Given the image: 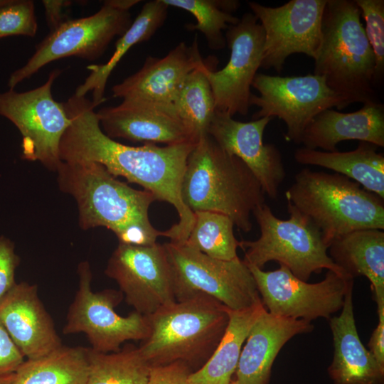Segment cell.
Returning <instances> with one entry per match:
<instances>
[{
  "label": "cell",
  "mask_w": 384,
  "mask_h": 384,
  "mask_svg": "<svg viewBox=\"0 0 384 384\" xmlns=\"http://www.w3.org/2000/svg\"><path fill=\"white\" fill-rule=\"evenodd\" d=\"M15 378V373L0 377V384H13Z\"/></svg>",
  "instance_id": "40"
},
{
  "label": "cell",
  "mask_w": 384,
  "mask_h": 384,
  "mask_svg": "<svg viewBox=\"0 0 384 384\" xmlns=\"http://www.w3.org/2000/svg\"><path fill=\"white\" fill-rule=\"evenodd\" d=\"M169 6L162 0H152L144 4L137 18L115 43L110 58L104 64L90 65V73L80 85L74 95L85 97L92 93V104L98 106L105 101L104 94L110 75L127 52L137 43L149 40L164 23Z\"/></svg>",
  "instance_id": "26"
},
{
  "label": "cell",
  "mask_w": 384,
  "mask_h": 384,
  "mask_svg": "<svg viewBox=\"0 0 384 384\" xmlns=\"http://www.w3.org/2000/svg\"><path fill=\"white\" fill-rule=\"evenodd\" d=\"M365 20V33L375 57V84L384 73V1L354 0Z\"/></svg>",
  "instance_id": "33"
},
{
  "label": "cell",
  "mask_w": 384,
  "mask_h": 384,
  "mask_svg": "<svg viewBox=\"0 0 384 384\" xmlns=\"http://www.w3.org/2000/svg\"><path fill=\"white\" fill-rule=\"evenodd\" d=\"M285 196L320 230L328 247L356 230H384V199L337 173L304 168L294 175Z\"/></svg>",
  "instance_id": "6"
},
{
  "label": "cell",
  "mask_w": 384,
  "mask_h": 384,
  "mask_svg": "<svg viewBox=\"0 0 384 384\" xmlns=\"http://www.w3.org/2000/svg\"><path fill=\"white\" fill-rule=\"evenodd\" d=\"M128 10L107 0L96 13L80 18L68 19L37 46L33 55L8 80L9 89L29 78L48 63L75 56L95 60L101 57L115 36H122L132 24Z\"/></svg>",
  "instance_id": "10"
},
{
  "label": "cell",
  "mask_w": 384,
  "mask_h": 384,
  "mask_svg": "<svg viewBox=\"0 0 384 384\" xmlns=\"http://www.w3.org/2000/svg\"><path fill=\"white\" fill-rule=\"evenodd\" d=\"M10 0H0V6L7 4Z\"/></svg>",
  "instance_id": "41"
},
{
  "label": "cell",
  "mask_w": 384,
  "mask_h": 384,
  "mask_svg": "<svg viewBox=\"0 0 384 384\" xmlns=\"http://www.w3.org/2000/svg\"><path fill=\"white\" fill-rule=\"evenodd\" d=\"M314 330L311 322L277 316L265 308L242 346L232 384H269L273 363L292 337Z\"/></svg>",
  "instance_id": "21"
},
{
  "label": "cell",
  "mask_w": 384,
  "mask_h": 384,
  "mask_svg": "<svg viewBox=\"0 0 384 384\" xmlns=\"http://www.w3.org/2000/svg\"><path fill=\"white\" fill-rule=\"evenodd\" d=\"M46 18L50 31L55 30L63 23L68 20L64 10L72 4L70 1L43 0Z\"/></svg>",
  "instance_id": "38"
},
{
  "label": "cell",
  "mask_w": 384,
  "mask_h": 384,
  "mask_svg": "<svg viewBox=\"0 0 384 384\" xmlns=\"http://www.w3.org/2000/svg\"><path fill=\"white\" fill-rule=\"evenodd\" d=\"M164 246L172 271L176 301L203 294L233 311L262 302L254 277L239 257L222 260L184 244L169 242Z\"/></svg>",
  "instance_id": "8"
},
{
  "label": "cell",
  "mask_w": 384,
  "mask_h": 384,
  "mask_svg": "<svg viewBox=\"0 0 384 384\" xmlns=\"http://www.w3.org/2000/svg\"><path fill=\"white\" fill-rule=\"evenodd\" d=\"M252 13H245L225 33L230 59L220 70L209 68L207 76L213 93L215 110L233 117L246 115L250 107V88L261 67L265 31Z\"/></svg>",
  "instance_id": "16"
},
{
  "label": "cell",
  "mask_w": 384,
  "mask_h": 384,
  "mask_svg": "<svg viewBox=\"0 0 384 384\" xmlns=\"http://www.w3.org/2000/svg\"><path fill=\"white\" fill-rule=\"evenodd\" d=\"M25 360L0 321V377L15 373Z\"/></svg>",
  "instance_id": "37"
},
{
  "label": "cell",
  "mask_w": 384,
  "mask_h": 384,
  "mask_svg": "<svg viewBox=\"0 0 384 384\" xmlns=\"http://www.w3.org/2000/svg\"><path fill=\"white\" fill-rule=\"evenodd\" d=\"M38 29L31 0H10L0 6V38L11 36L34 37Z\"/></svg>",
  "instance_id": "34"
},
{
  "label": "cell",
  "mask_w": 384,
  "mask_h": 384,
  "mask_svg": "<svg viewBox=\"0 0 384 384\" xmlns=\"http://www.w3.org/2000/svg\"><path fill=\"white\" fill-rule=\"evenodd\" d=\"M56 172L59 188L76 202L82 230L105 227L119 243L137 246L151 245L161 236L149 218L157 201L151 192L128 186L95 162L61 161Z\"/></svg>",
  "instance_id": "2"
},
{
  "label": "cell",
  "mask_w": 384,
  "mask_h": 384,
  "mask_svg": "<svg viewBox=\"0 0 384 384\" xmlns=\"http://www.w3.org/2000/svg\"><path fill=\"white\" fill-rule=\"evenodd\" d=\"M328 253L334 262L352 278L366 277L370 282L377 311H384V232L356 230L334 240Z\"/></svg>",
  "instance_id": "24"
},
{
  "label": "cell",
  "mask_w": 384,
  "mask_h": 384,
  "mask_svg": "<svg viewBox=\"0 0 384 384\" xmlns=\"http://www.w3.org/2000/svg\"><path fill=\"white\" fill-rule=\"evenodd\" d=\"M61 70H53L46 82L26 92H0V115L11 121L22 136L23 158L39 161L56 171L61 161L59 145L71 121L64 104L55 101L51 87Z\"/></svg>",
  "instance_id": "9"
},
{
  "label": "cell",
  "mask_w": 384,
  "mask_h": 384,
  "mask_svg": "<svg viewBox=\"0 0 384 384\" xmlns=\"http://www.w3.org/2000/svg\"><path fill=\"white\" fill-rule=\"evenodd\" d=\"M326 1L291 0L278 7L248 2L265 31L262 68H272L280 73L286 59L292 54L316 58L322 41L321 21Z\"/></svg>",
  "instance_id": "14"
},
{
  "label": "cell",
  "mask_w": 384,
  "mask_h": 384,
  "mask_svg": "<svg viewBox=\"0 0 384 384\" xmlns=\"http://www.w3.org/2000/svg\"><path fill=\"white\" fill-rule=\"evenodd\" d=\"M105 273L117 283L127 304L144 316L176 301L172 271L164 245L119 243Z\"/></svg>",
  "instance_id": "15"
},
{
  "label": "cell",
  "mask_w": 384,
  "mask_h": 384,
  "mask_svg": "<svg viewBox=\"0 0 384 384\" xmlns=\"http://www.w3.org/2000/svg\"><path fill=\"white\" fill-rule=\"evenodd\" d=\"M358 140L375 146H384V106L370 102L353 112L328 109L316 115L306 128L301 139L304 147L338 151L343 141Z\"/></svg>",
  "instance_id": "23"
},
{
  "label": "cell",
  "mask_w": 384,
  "mask_h": 384,
  "mask_svg": "<svg viewBox=\"0 0 384 384\" xmlns=\"http://www.w3.org/2000/svg\"><path fill=\"white\" fill-rule=\"evenodd\" d=\"M191 369L181 362L150 367L146 384H190Z\"/></svg>",
  "instance_id": "36"
},
{
  "label": "cell",
  "mask_w": 384,
  "mask_h": 384,
  "mask_svg": "<svg viewBox=\"0 0 384 384\" xmlns=\"http://www.w3.org/2000/svg\"><path fill=\"white\" fill-rule=\"evenodd\" d=\"M206 60L196 36L190 46L181 42L164 58L147 57L138 71L112 87V97L174 105L187 76Z\"/></svg>",
  "instance_id": "19"
},
{
  "label": "cell",
  "mask_w": 384,
  "mask_h": 384,
  "mask_svg": "<svg viewBox=\"0 0 384 384\" xmlns=\"http://www.w3.org/2000/svg\"><path fill=\"white\" fill-rule=\"evenodd\" d=\"M18 264L14 243L0 237V302L16 283L15 273Z\"/></svg>",
  "instance_id": "35"
},
{
  "label": "cell",
  "mask_w": 384,
  "mask_h": 384,
  "mask_svg": "<svg viewBox=\"0 0 384 384\" xmlns=\"http://www.w3.org/2000/svg\"><path fill=\"white\" fill-rule=\"evenodd\" d=\"M375 146L360 142L349 151H324L305 147L294 151L299 164L328 169L358 183L366 191L384 199V156Z\"/></svg>",
  "instance_id": "25"
},
{
  "label": "cell",
  "mask_w": 384,
  "mask_h": 384,
  "mask_svg": "<svg viewBox=\"0 0 384 384\" xmlns=\"http://www.w3.org/2000/svg\"><path fill=\"white\" fill-rule=\"evenodd\" d=\"M264 309L261 302L243 310L229 309L223 336L206 363L190 374V384H232L243 344Z\"/></svg>",
  "instance_id": "27"
},
{
  "label": "cell",
  "mask_w": 384,
  "mask_h": 384,
  "mask_svg": "<svg viewBox=\"0 0 384 384\" xmlns=\"http://www.w3.org/2000/svg\"><path fill=\"white\" fill-rule=\"evenodd\" d=\"M181 193L193 213L224 214L244 233L252 229L253 210L265 203V194L250 169L208 134L198 140L188 157Z\"/></svg>",
  "instance_id": "3"
},
{
  "label": "cell",
  "mask_w": 384,
  "mask_h": 384,
  "mask_svg": "<svg viewBox=\"0 0 384 384\" xmlns=\"http://www.w3.org/2000/svg\"><path fill=\"white\" fill-rule=\"evenodd\" d=\"M71 123L59 145L65 162H95L114 176H122L171 204L179 220L161 236L183 244L194 222V214L183 203L181 183L188 157L196 143L159 146L155 144L129 146L107 137L102 130L92 101L72 95L63 102Z\"/></svg>",
  "instance_id": "1"
},
{
  "label": "cell",
  "mask_w": 384,
  "mask_h": 384,
  "mask_svg": "<svg viewBox=\"0 0 384 384\" xmlns=\"http://www.w3.org/2000/svg\"><path fill=\"white\" fill-rule=\"evenodd\" d=\"M252 87L260 94L250 97V106L259 107L252 119L277 117L283 120L286 140L296 144H301L306 128L319 113L348 106L323 77L314 74L281 77L257 73Z\"/></svg>",
  "instance_id": "12"
},
{
  "label": "cell",
  "mask_w": 384,
  "mask_h": 384,
  "mask_svg": "<svg viewBox=\"0 0 384 384\" xmlns=\"http://www.w3.org/2000/svg\"><path fill=\"white\" fill-rule=\"evenodd\" d=\"M378 324L373 330L368 346L377 361L384 366V311L378 313Z\"/></svg>",
  "instance_id": "39"
},
{
  "label": "cell",
  "mask_w": 384,
  "mask_h": 384,
  "mask_svg": "<svg viewBox=\"0 0 384 384\" xmlns=\"http://www.w3.org/2000/svg\"><path fill=\"white\" fill-rule=\"evenodd\" d=\"M86 384H146L150 366L139 348L128 346L117 352L87 348Z\"/></svg>",
  "instance_id": "30"
},
{
  "label": "cell",
  "mask_w": 384,
  "mask_h": 384,
  "mask_svg": "<svg viewBox=\"0 0 384 384\" xmlns=\"http://www.w3.org/2000/svg\"><path fill=\"white\" fill-rule=\"evenodd\" d=\"M87 348L61 346L36 359H26L13 384H86Z\"/></svg>",
  "instance_id": "28"
},
{
  "label": "cell",
  "mask_w": 384,
  "mask_h": 384,
  "mask_svg": "<svg viewBox=\"0 0 384 384\" xmlns=\"http://www.w3.org/2000/svg\"><path fill=\"white\" fill-rule=\"evenodd\" d=\"M194 222L184 245L213 258L232 260L238 257L240 241L227 215L212 211H196Z\"/></svg>",
  "instance_id": "31"
},
{
  "label": "cell",
  "mask_w": 384,
  "mask_h": 384,
  "mask_svg": "<svg viewBox=\"0 0 384 384\" xmlns=\"http://www.w3.org/2000/svg\"><path fill=\"white\" fill-rule=\"evenodd\" d=\"M0 321L26 359L42 357L62 346L36 284L16 283L0 302Z\"/></svg>",
  "instance_id": "20"
},
{
  "label": "cell",
  "mask_w": 384,
  "mask_h": 384,
  "mask_svg": "<svg viewBox=\"0 0 384 384\" xmlns=\"http://www.w3.org/2000/svg\"><path fill=\"white\" fill-rule=\"evenodd\" d=\"M217 63L216 58H210L203 65L193 70L187 76L174 104L178 114L191 129L197 142L207 134L216 110L206 71L209 68L215 67Z\"/></svg>",
  "instance_id": "29"
},
{
  "label": "cell",
  "mask_w": 384,
  "mask_h": 384,
  "mask_svg": "<svg viewBox=\"0 0 384 384\" xmlns=\"http://www.w3.org/2000/svg\"><path fill=\"white\" fill-rule=\"evenodd\" d=\"M96 114L102 130L113 139L165 145L197 142L174 105L128 98Z\"/></svg>",
  "instance_id": "17"
},
{
  "label": "cell",
  "mask_w": 384,
  "mask_h": 384,
  "mask_svg": "<svg viewBox=\"0 0 384 384\" xmlns=\"http://www.w3.org/2000/svg\"><path fill=\"white\" fill-rule=\"evenodd\" d=\"M254 277L261 301L272 315L309 322L329 320L341 310L353 278L327 270L321 282L309 283L295 277L285 266L264 271L247 265Z\"/></svg>",
  "instance_id": "13"
},
{
  "label": "cell",
  "mask_w": 384,
  "mask_h": 384,
  "mask_svg": "<svg viewBox=\"0 0 384 384\" xmlns=\"http://www.w3.org/2000/svg\"><path fill=\"white\" fill-rule=\"evenodd\" d=\"M78 272V289L67 314L64 334L83 333L90 348L102 353L117 352L127 341H144L147 338L150 331L147 316L135 311L127 316L119 315L114 307L122 299L120 291L93 292L92 272L87 261L79 264Z\"/></svg>",
  "instance_id": "11"
},
{
  "label": "cell",
  "mask_w": 384,
  "mask_h": 384,
  "mask_svg": "<svg viewBox=\"0 0 384 384\" xmlns=\"http://www.w3.org/2000/svg\"><path fill=\"white\" fill-rule=\"evenodd\" d=\"M147 316L149 334L139 349L149 366L181 362L193 372L215 351L230 319L229 309L203 294L175 301Z\"/></svg>",
  "instance_id": "4"
},
{
  "label": "cell",
  "mask_w": 384,
  "mask_h": 384,
  "mask_svg": "<svg viewBox=\"0 0 384 384\" xmlns=\"http://www.w3.org/2000/svg\"><path fill=\"white\" fill-rule=\"evenodd\" d=\"M169 7L185 10L193 15L196 23L187 24L188 31L202 33L211 50H221L226 46L223 31L238 23L232 14L239 2L228 0H162Z\"/></svg>",
  "instance_id": "32"
},
{
  "label": "cell",
  "mask_w": 384,
  "mask_h": 384,
  "mask_svg": "<svg viewBox=\"0 0 384 384\" xmlns=\"http://www.w3.org/2000/svg\"><path fill=\"white\" fill-rule=\"evenodd\" d=\"M272 118L237 121L215 110L208 134L228 153L236 156L250 169L265 195L276 199L287 172L281 152L272 144H265L263 135Z\"/></svg>",
  "instance_id": "18"
},
{
  "label": "cell",
  "mask_w": 384,
  "mask_h": 384,
  "mask_svg": "<svg viewBox=\"0 0 384 384\" xmlns=\"http://www.w3.org/2000/svg\"><path fill=\"white\" fill-rule=\"evenodd\" d=\"M353 1L327 0L321 21L322 41L314 75L348 106L378 102L374 90L375 57Z\"/></svg>",
  "instance_id": "5"
},
{
  "label": "cell",
  "mask_w": 384,
  "mask_h": 384,
  "mask_svg": "<svg viewBox=\"0 0 384 384\" xmlns=\"http://www.w3.org/2000/svg\"><path fill=\"white\" fill-rule=\"evenodd\" d=\"M287 211L289 218L283 220L276 217L265 203L253 210L260 235L255 240L240 241V247L245 251L244 262L262 269L267 262L275 261L306 282L324 269L346 274L329 255L320 230L289 202Z\"/></svg>",
  "instance_id": "7"
},
{
  "label": "cell",
  "mask_w": 384,
  "mask_h": 384,
  "mask_svg": "<svg viewBox=\"0 0 384 384\" xmlns=\"http://www.w3.org/2000/svg\"><path fill=\"white\" fill-rule=\"evenodd\" d=\"M353 289L351 284L346 294L341 314L329 320L334 356L327 371L333 384H384V366L363 346L358 334Z\"/></svg>",
  "instance_id": "22"
}]
</instances>
